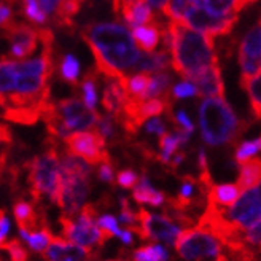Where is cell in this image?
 <instances>
[{"instance_id":"obj_1","label":"cell","mask_w":261,"mask_h":261,"mask_svg":"<svg viewBox=\"0 0 261 261\" xmlns=\"http://www.w3.org/2000/svg\"><path fill=\"white\" fill-rule=\"evenodd\" d=\"M82 37L93 51L96 70L103 76L124 78V72L134 69L142 56L134 35L118 22L89 24Z\"/></svg>"},{"instance_id":"obj_2","label":"cell","mask_w":261,"mask_h":261,"mask_svg":"<svg viewBox=\"0 0 261 261\" xmlns=\"http://www.w3.org/2000/svg\"><path fill=\"white\" fill-rule=\"evenodd\" d=\"M167 25L172 34V67L187 82H193L218 61L212 35L196 31L184 21L171 19Z\"/></svg>"},{"instance_id":"obj_3","label":"cell","mask_w":261,"mask_h":261,"mask_svg":"<svg viewBox=\"0 0 261 261\" xmlns=\"http://www.w3.org/2000/svg\"><path fill=\"white\" fill-rule=\"evenodd\" d=\"M261 221V180L244 190L229 207L207 204V211L199 220V226L212 231L217 238L231 231H245Z\"/></svg>"},{"instance_id":"obj_4","label":"cell","mask_w":261,"mask_h":261,"mask_svg":"<svg viewBox=\"0 0 261 261\" xmlns=\"http://www.w3.org/2000/svg\"><path fill=\"white\" fill-rule=\"evenodd\" d=\"M201 134L212 147L234 143L244 133L245 123L239 121L225 97H205L199 107Z\"/></svg>"},{"instance_id":"obj_5","label":"cell","mask_w":261,"mask_h":261,"mask_svg":"<svg viewBox=\"0 0 261 261\" xmlns=\"http://www.w3.org/2000/svg\"><path fill=\"white\" fill-rule=\"evenodd\" d=\"M48 133L55 139H67L73 133L97 124L99 115L76 97L49 102L42 116Z\"/></svg>"},{"instance_id":"obj_6","label":"cell","mask_w":261,"mask_h":261,"mask_svg":"<svg viewBox=\"0 0 261 261\" xmlns=\"http://www.w3.org/2000/svg\"><path fill=\"white\" fill-rule=\"evenodd\" d=\"M91 172V164L82 156L70 151L64 153L61 158L62 193L58 205L62 208L65 217H73L86 205Z\"/></svg>"},{"instance_id":"obj_7","label":"cell","mask_w":261,"mask_h":261,"mask_svg":"<svg viewBox=\"0 0 261 261\" xmlns=\"http://www.w3.org/2000/svg\"><path fill=\"white\" fill-rule=\"evenodd\" d=\"M29 185L35 202L40 201L45 194L51 202L59 204L62 193V175L59 154L55 143H49L43 154L35 156L29 163Z\"/></svg>"},{"instance_id":"obj_8","label":"cell","mask_w":261,"mask_h":261,"mask_svg":"<svg viewBox=\"0 0 261 261\" xmlns=\"http://www.w3.org/2000/svg\"><path fill=\"white\" fill-rule=\"evenodd\" d=\"M96 218H97V211L93 204H86L76 218L62 215L59 221L62 226L64 238L73 244L85 247L88 250L94 249V247H102L103 242L110 238L106 231H102L99 228Z\"/></svg>"},{"instance_id":"obj_9","label":"cell","mask_w":261,"mask_h":261,"mask_svg":"<svg viewBox=\"0 0 261 261\" xmlns=\"http://www.w3.org/2000/svg\"><path fill=\"white\" fill-rule=\"evenodd\" d=\"M221 241L212 231L199 225L181 231L175 242L177 253L185 261H202L218 259L221 256Z\"/></svg>"},{"instance_id":"obj_10","label":"cell","mask_w":261,"mask_h":261,"mask_svg":"<svg viewBox=\"0 0 261 261\" xmlns=\"http://www.w3.org/2000/svg\"><path fill=\"white\" fill-rule=\"evenodd\" d=\"M130 231H136L140 239L163 241L167 245H175L178 236L181 234L180 226L175 225L169 215H154L145 208L137 211V225L130 228Z\"/></svg>"},{"instance_id":"obj_11","label":"cell","mask_w":261,"mask_h":261,"mask_svg":"<svg viewBox=\"0 0 261 261\" xmlns=\"http://www.w3.org/2000/svg\"><path fill=\"white\" fill-rule=\"evenodd\" d=\"M67 150L73 154L82 156L89 164H102L110 161L106 147V137L97 129L94 130H78L65 139Z\"/></svg>"},{"instance_id":"obj_12","label":"cell","mask_w":261,"mask_h":261,"mask_svg":"<svg viewBox=\"0 0 261 261\" xmlns=\"http://www.w3.org/2000/svg\"><path fill=\"white\" fill-rule=\"evenodd\" d=\"M238 19H239L238 13H231V15L226 16H218L208 11L204 5H193L187 13L184 22L196 31L215 37V35H226L228 32H231Z\"/></svg>"},{"instance_id":"obj_13","label":"cell","mask_w":261,"mask_h":261,"mask_svg":"<svg viewBox=\"0 0 261 261\" xmlns=\"http://www.w3.org/2000/svg\"><path fill=\"white\" fill-rule=\"evenodd\" d=\"M241 86L261 72V19L245 34L239 46Z\"/></svg>"},{"instance_id":"obj_14","label":"cell","mask_w":261,"mask_h":261,"mask_svg":"<svg viewBox=\"0 0 261 261\" xmlns=\"http://www.w3.org/2000/svg\"><path fill=\"white\" fill-rule=\"evenodd\" d=\"M2 29H4V37L10 43L8 58H16V59L28 58L34 53L38 42H40L38 29H34L29 24L11 21Z\"/></svg>"},{"instance_id":"obj_15","label":"cell","mask_w":261,"mask_h":261,"mask_svg":"<svg viewBox=\"0 0 261 261\" xmlns=\"http://www.w3.org/2000/svg\"><path fill=\"white\" fill-rule=\"evenodd\" d=\"M129 93V78H115L106 76V86L102 93V106L109 115H112L116 121L123 116L124 103L127 102Z\"/></svg>"},{"instance_id":"obj_16","label":"cell","mask_w":261,"mask_h":261,"mask_svg":"<svg viewBox=\"0 0 261 261\" xmlns=\"http://www.w3.org/2000/svg\"><path fill=\"white\" fill-rule=\"evenodd\" d=\"M112 7L115 15H121L126 24L133 29L156 22L147 0H113Z\"/></svg>"},{"instance_id":"obj_17","label":"cell","mask_w":261,"mask_h":261,"mask_svg":"<svg viewBox=\"0 0 261 261\" xmlns=\"http://www.w3.org/2000/svg\"><path fill=\"white\" fill-rule=\"evenodd\" d=\"M46 261H86L91 258V250L62 238H53L45 250Z\"/></svg>"},{"instance_id":"obj_18","label":"cell","mask_w":261,"mask_h":261,"mask_svg":"<svg viewBox=\"0 0 261 261\" xmlns=\"http://www.w3.org/2000/svg\"><path fill=\"white\" fill-rule=\"evenodd\" d=\"M198 89V96L201 97H225V85L221 80V70L218 61L214 62L207 70L191 82Z\"/></svg>"},{"instance_id":"obj_19","label":"cell","mask_w":261,"mask_h":261,"mask_svg":"<svg viewBox=\"0 0 261 261\" xmlns=\"http://www.w3.org/2000/svg\"><path fill=\"white\" fill-rule=\"evenodd\" d=\"M172 65V55L169 53L167 49L158 51V53H145L142 55L139 62L136 64L134 70L137 72H145V73H151V72H161L166 70Z\"/></svg>"},{"instance_id":"obj_20","label":"cell","mask_w":261,"mask_h":261,"mask_svg":"<svg viewBox=\"0 0 261 261\" xmlns=\"http://www.w3.org/2000/svg\"><path fill=\"white\" fill-rule=\"evenodd\" d=\"M241 188L238 184H225V185H212L211 190L205 193L207 204H214L218 207H229L236 202L241 194Z\"/></svg>"},{"instance_id":"obj_21","label":"cell","mask_w":261,"mask_h":261,"mask_svg":"<svg viewBox=\"0 0 261 261\" xmlns=\"http://www.w3.org/2000/svg\"><path fill=\"white\" fill-rule=\"evenodd\" d=\"M133 199L139 204H150V205H163L166 202V196L161 191H156L147 175H142L139 184L134 187Z\"/></svg>"},{"instance_id":"obj_22","label":"cell","mask_w":261,"mask_h":261,"mask_svg":"<svg viewBox=\"0 0 261 261\" xmlns=\"http://www.w3.org/2000/svg\"><path fill=\"white\" fill-rule=\"evenodd\" d=\"M133 35L136 38L137 45L142 49H145L147 53L154 51L158 43L161 42V31H160L158 21L153 24H148V25H140V28L133 29Z\"/></svg>"},{"instance_id":"obj_23","label":"cell","mask_w":261,"mask_h":261,"mask_svg":"<svg viewBox=\"0 0 261 261\" xmlns=\"http://www.w3.org/2000/svg\"><path fill=\"white\" fill-rule=\"evenodd\" d=\"M261 180V160L259 158H250L239 167V178L238 187L241 191L256 185Z\"/></svg>"},{"instance_id":"obj_24","label":"cell","mask_w":261,"mask_h":261,"mask_svg":"<svg viewBox=\"0 0 261 261\" xmlns=\"http://www.w3.org/2000/svg\"><path fill=\"white\" fill-rule=\"evenodd\" d=\"M13 212H15V218L18 221V228L19 229H25V231H29V232L37 231V228H38V217H37V214L34 211V207L28 201L19 199L15 204Z\"/></svg>"},{"instance_id":"obj_25","label":"cell","mask_w":261,"mask_h":261,"mask_svg":"<svg viewBox=\"0 0 261 261\" xmlns=\"http://www.w3.org/2000/svg\"><path fill=\"white\" fill-rule=\"evenodd\" d=\"M85 0H62L55 13V22L61 28H72L73 18L78 15Z\"/></svg>"},{"instance_id":"obj_26","label":"cell","mask_w":261,"mask_h":261,"mask_svg":"<svg viewBox=\"0 0 261 261\" xmlns=\"http://www.w3.org/2000/svg\"><path fill=\"white\" fill-rule=\"evenodd\" d=\"M19 236L29 244V247L34 252H43L46 250V247L49 245L51 239H53V234L49 232L48 228H42L37 231H25V229H19Z\"/></svg>"},{"instance_id":"obj_27","label":"cell","mask_w":261,"mask_h":261,"mask_svg":"<svg viewBox=\"0 0 261 261\" xmlns=\"http://www.w3.org/2000/svg\"><path fill=\"white\" fill-rule=\"evenodd\" d=\"M0 72H2V86H0V93L2 96H7L13 93L16 88L18 80V70H16V62H13L8 56L2 58V65H0Z\"/></svg>"},{"instance_id":"obj_28","label":"cell","mask_w":261,"mask_h":261,"mask_svg":"<svg viewBox=\"0 0 261 261\" xmlns=\"http://www.w3.org/2000/svg\"><path fill=\"white\" fill-rule=\"evenodd\" d=\"M180 145H184V142H181L178 133L175 134H164L160 137V148H161V154H158L156 158H158L161 163L164 164H169L172 163V154L177 151V148Z\"/></svg>"},{"instance_id":"obj_29","label":"cell","mask_w":261,"mask_h":261,"mask_svg":"<svg viewBox=\"0 0 261 261\" xmlns=\"http://www.w3.org/2000/svg\"><path fill=\"white\" fill-rule=\"evenodd\" d=\"M134 261H167L169 253L161 244H153L147 247H140L134 252Z\"/></svg>"},{"instance_id":"obj_30","label":"cell","mask_w":261,"mask_h":261,"mask_svg":"<svg viewBox=\"0 0 261 261\" xmlns=\"http://www.w3.org/2000/svg\"><path fill=\"white\" fill-rule=\"evenodd\" d=\"M242 88L247 91V94L250 97V106H252L255 116L261 118V72L256 73L252 80L247 82Z\"/></svg>"},{"instance_id":"obj_31","label":"cell","mask_w":261,"mask_h":261,"mask_svg":"<svg viewBox=\"0 0 261 261\" xmlns=\"http://www.w3.org/2000/svg\"><path fill=\"white\" fill-rule=\"evenodd\" d=\"M172 83V76L169 73H156V75H151V82H150V86H148V93H147V97L145 99H153V97H160L166 93H169V86Z\"/></svg>"},{"instance_id":"obj_32","label":"cell","mask_w":261,"mask_h":261,"mask_svg":"<svg viewBox=\"0 0 261 261\" xmlns=\"http://www.w3.org/2000/svg\"><path fill=\"white\" fill-rule=\"evenodd\" d=\"M151 82V75L145 72H139L129 78V93L140 99H145L148 93V86Z\"/></svg>"},{"instance_id":"obj_33","label":"cell","mask_w":261,"mask_h":261,"mask_svg":"<svg viewBox=\"0 0 261 261\" xmlns=\"http://www.w3.org/2000/svg\"><path fill=\"white\" fill-rule=\"evenodd\" d=\"M191 7H193V0H169V4L166 5L163 13L171 19L184 21Z\"/></svg>"},{"instance_id":"obj_34","label":"cell","mask_w":261,"mask_h":261,"mask_svg":"<svg viewBox=\"0 0 261 261\" xmlns=\"http://www.w3.org/2000/svg\"><path fill=\"white\" fill-rule=\"evenodd\" d=\"M78 75H80V62H78V59L73 55L64 56L61 62V76L67 83L76 85Z\"/></svg>"},{"instance_id":"obj_35","label":"cell","mask_w":261,"mask_h":261,"mask_svg":"<svg viewBox=\"0 0 261 261\" xmlns=\"http://www.w3.org/2000/svg\"><path fill=\"white\" fill-rule=\"evenodd\" d=\"M83 89V102L91 109L96 110V103H97V93H96V75L91 70L82 83Z\"/></svg>"},{"instance_id":"obj_36","label":"cell","mask_w":261,"mask_h":261,"mask_svg":"<svg viewBox=\"0 0 261 261\" xmlns=\"http://www.w3.org/2000/svg\"><path fill=\"white\" fill-rule=\"evenodd\" d=\"M204 7L218 16H226L231 13H238V0H204Z\"/></svg>"},{"instance_id":"obj_37","label":"cell","mask_w":261,"mask_h":261,"mask_svg":"<svg viewBox=\"0 0 261 261\" xmlns=\"http://www.w3.org/2000/svg\"><path fill=\"white\" fill-rule=\"evenodd\" d=\"M239 234H241V239H242L244 245L250 252L252 250H259L261 252V221L256 225H253L249 229L241 231Z\"/></svg>"},{"instance_id":"obj_38","label":"cell","mask_w":261,"mask_h":261,"mask_svg":"<svg viewBox=\"0 0 261 261\" xmlns=\"http://www.w3.org/2000/svg\"><path fill=\"white\" fill-rule=\"evenodd\" d=\"M22 11L25 18H29L35 24H43L48 16L37 0H22Z\"/></svg>"},{"instance_id":"obj_39","label":"cell","mask_w":261,"mask_h":261,"mask_svg":"<svg viewBox=\"0 0 261 261\" xmlns=\"http://www.w3.org/2000/svg\"><path fill=\"white\" fill-rule=\"evenodd\" d=\"M261 150V139H255V140H247L238 147L236 150V161L239 164L245 163L247 160L253 158V156Z\"/></svg>"},{"instance_id":"obj_40","label":"cell","mask_w":261,"mask_h":261,"mask_svg":"<svg viewBox=\"0 0 261 261\" xmlns=\"http://www.w3.org/2000/svg\"><path fill=\"white\" fill-rule=\"evenodd\" d=\"M2 249L8 252L10 261H28V259H29L28 250L24 249L22 244H21L18 239L7 241L5 244H2Z\"/></svg>"},{"instance_id":"obj_41","label":"cell","mask_w":261,"mask_h":261,"mask_svg":"<svg viewBox=\"0 0 261 261\" xmlns=\"http://www.w3.org/2000/svg\"><path fill=\"white\" fill-rule=\"evenodd\" d=\"M97 225L102 231H106L109 234V238H112V236L120 238L121 229L118 228V221H116V218L113 215H102L97 220Z\"/></svg>"},{"instance_id":"obj_42","label":"cell","mask_w":261,"mask_h":261,"mask_svg":"<svg viewBox=\"0 0 261 261\" xmlns=\"http://www.w3.org/2000/svg\"><path fill=\"white\" fill-rule=\"evenodd\" d=\"M115 118L112 115L107 113V116H102L99 115V120H97V124H96V129L99 133L107 139H113L115 137Z\"/></svg>"},{"instance_id":"obj_43","label":"cell","mask_w":261,"mask_h":261,"mask_svg":"<svg viewBox=\"0 0 261 261\" xmlns=\"http://www.w3.org/2000/svg\"><path fill=\"white\" fill-rule=\"evenodd\" d=\"M120 202H121V215H120V221H121L123 225H127V228L130 229L133 226L137 225V215H134L133 211H130L129 202H127V199L124 198V196H121V198H120Z\"/></svg>"},{"instance_id":"obj_44","label":"cell","mask_w":261,"mask_h":261,"mask_svg":"<svg viewBox=\"0 0 261 261\" xmlns=\"http://www.w3.org/2000/svg\"><path fill=\"white\" fill-rule=\"evenodd\" d=\"M172 94H174V97H177V99H187V97H194V96H198V89H196L194 83H191V82H184V83L177 85V86L172 89Z\"/></svg>"},{"instance_id":"obj_45","label":"cell","mask_w":261,"mask_h":261,"mask_svg":"<svg viewBox=\"0 0 261 261\" xmlns=\"http://www.w3.org/2000/svg\"><path fill=\"white\" fill-rule=\"evenodd\" d=\"M139 177L134 171H130V169H124L118 174L116 177V181H118V185H121L123 188H133L139 184Z\"/></svg>"},{"instance_id":"obj_46","label":"cell","mask_w":261,"mask_h":261,"mask_svg":"<svg viewBox=\"0 0 261 261\" xmlns=\"http://www.w3.org/2000/svg\"><path fill=\"white\" fill-rule=\"evenodd\" d=\"M145 130L150 134H156V136H164L166 134V126L164 123L158 118V116H154L153 120H150L147 124H145Z\"/></svg>"},{"instance_id":"obj_47","label":"cell","mask_w":261,"mask_h":261,"mask_svg":"<svg viewBox=\"0 0 261 261\" xmlns=\"http://www.w3.org/2000/svg\"><path fill=\"white\" fill-rule=\"evenodd\" d=\"M174 121L178 124V127H181V129H185V130H188V133H193L194 130V124H193V121L188 118V115H187V112H178L175 116H174Z\"/></svg>"},{"instance_id":"obj_48","label":"cell","mask_w":261,"mask_h":261,"mask_svg":"<svg viewBox=\"0 0 261 261\" xmlns=\"http://www.w3.org/2000/svg\"><path fill=\"white\" fill-rule=\"evenodd\" d=\"M97 174H99V178L102 181H109V184H112V181H113V166H112V163L110 161L102 163L99 166Z\"/></svg>"},{"instance_id":"obj_49","label":"cell","mask_w":261,"mask_h":261,"mask_svg":"<svg viewBox=\"0 0 261 261\" xmlns=\"http://www.w3.org/2000/svg\"><path fill=\"white\" fill-rule=\"evenodd\" d=\"M61 2L62 0H38V4H40V7L43 8L46 15H55Z\"/></svg>"},{"instance_id":"obj_50","label":"cell","mask_w":261,"mask_h":261,"mask_svg":"<svg viewBox=\"0 0 261 261\" xmlns=\"http://www.w3.org/2000/svg\"><path fill=\"white\" fill-rule=\"evenodd\" d=\"M8 231H10V220L5 215V212H2V215H0V241H2V244L7 242Z\"/></svg>"},{"instance_id":"obj_51","label":"cell","mask_w":261,"mask_h":261,"mask_svg":"<svg viewBox=\"0 0 261 261\" xmlns=\"http://www.w3.org/2000/svg\"><path fill=\"white\" fill-rule=\"evenodd\" d=\"M198 161H199V169H201V172H208L207 156H205V151H204V148H201V150H199V154H198Z\"/></svg>"},{"instance_id":"obj_52","label":"cell","mask_w":261,"mask_h":261,"mask_svg":"<svg viewBox=\"0 0 261 261\" xmlns=\"http://www.w3.org/2000/svg\"><path fill=\"white\" fill-rule=\"evenodd\" d=\"M120 239H121V241H123V244H126V245L133 244V231H130L129 228H127V229H121Z\"/></svg>"},{"instance_id":"obj_53","label":"cell","mask_w":261,"mask_h":261,"mask_svg":"<svg viewBox=\"0 0 261 261\" xmlns=\"http://www.w3.org/2000/svg\"><path fill=\"white\" fill-rule=\"evenodd\" d=\"M147 2L150 4V7L151 8H154V10H164L166 8V5L169 4V0H147Z\"/></svg>"},{"instance_id":"obj_54","label":"cell","mask_w":261,"mask_h":261,"mask_svg":"<svg viewBox=\"0 0 261 261\" xmlns=\"http://www.w3.org/2000/svg\"><path fill=\"white\" fill-rule=\"evenodd\" d=\"M256 0H238V7H236V11L239 13L242 8H245L247 5H252V4H255Z\"/></svg>"},{"instance_id":"obj_55","label":"cell","mask_w":261,"mask_h":261,"mask_svg":"<svg viewBox=\"0 0 261 261\" xmlns=\"http://www.w3.org/2000/svg\"><path fill=\"white\" fill-rule=\"evenodd\" d=\"M184 160H185V154H184V153H178V154L175 156V158L172 160V163H171V164L175 167V166H178V164H180L181 161H184Z\"/></svg>"},{"instance_id":"obj_56","label":"cell","mask_w":261,"mask_h":261,"mask_svg":"<svg viewBox=\"0 0 261 261\" xmlns=\"http://www.w3.org/2000/svg\"><path fill=\"white\" fill-rule=\"evenodd\" d=\"M193 5H204V0H193Z\"/></svg>"}]
</instances>
